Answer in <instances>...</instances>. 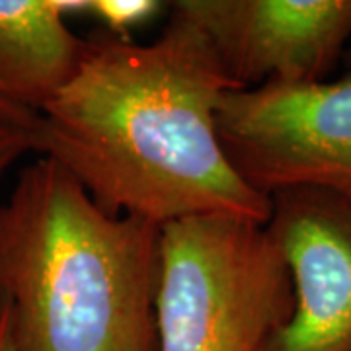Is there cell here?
Wrapping results in <instances>:
<instances>
[{
  "mask_svg": "<svg viewBox=\"0 0 351 351\" xmlns=\"http://www.w3.org/2000/svg\"><path fill=\"white\" fill-rule=\"evenodd\" d=\"M34 151L32 133L0 123V180L27 152Z\"/></svg>",
  "mask_w": 351,
  "mask_h": 351,
  "instance_id": "9c48e42d",
  "label": "cell"
},
{
  "mask_svg": "<svg viewBox=\"0 0 351 351\" xmlns=\"http://www.w3.org/2000/svg\"><path fill=\"white\" fill-rule=\"evenodd\" d=\"M160 8L162 4L156 0H90V12L96 14L113 36H123L127 29L149 22Z\"/></svg>",
  "mask_w": 351,
  "mask_h": 351,
  "instance_id": "ba28073f",
  "label": "cell"
},
{
  "mask_svg": "<svg viewBox=\"0 0 351 351\" xmlns=\"http://www.w3.org/2000/svg\"><path fill=\"white\" fill-rule=\"evenodd\" d=\"M291 311V274L265 225L207 215L160 226L158 351H262Z\"/></svg>",
  "mask_w": 351,
  "mask_h": 351,
  "instance_id": "3957f363",
  "label": "cell"
},
{
  "mask_svg": "<svg viewBox=\"0 0 351 351\" xmlns=\"http://www.w3.org/2000/svg\"><path fill=\"white\" fill-rule=\"evenodd\" d=\"M0 351H16L10 326V313L4 302H0Z\"/></svg>",
  "mask_w": 351,
  "mask_h": 351,
  "instance_id": "8fae6325",
  "label": "cell"
},
{
  "mask_svg": "<svg viewBox=\"0 0 351 351\" xmlns=\"http://www.w3.org/2000/svg\"><path fill=\"white\" fill-rule=\"evenodd\" d=\"M348 63H350V66H351V49L348 51Z\"/></svg>",
  "mask_w": 351,
  "mask_h": 351,
  "instance_id": "7c38bea8",
  "label": "cell"
},
{
  "mask_svg": "<svg viewBox=\"0 0 351 351\" xmlns=\"http://www.w3.org/2000/svg\"><path fill=\"white\" fill-rule=\"evenodd\" d=\"M269 201L265 226L291 274L293 311L262 351H351V201L314 189Z\"/></svg>",
  "mask_w": 351,
  "mask_h": 351,
  "instance_id": "8992f818",
  "label": "cell"
},
{
  "mask_svg": "<svg viewBox=\"0 0 351 351\" xmlns=\"http://www.w3.org/2000/svg\"><path fill=\"white\" fill-rule=\"evenodd\" d=\"M38 113L25 110L20 104H16V101H12L8 96H4V94L0 92V123L16 127V129H22V131H27V133H32V137H34V131H36V125H38Z\"/></svg>",
  "mask_w": 351,
  "mask_h": 351,
  "instance_id": "30bf717a",
  "label": "cell"
},
{
  "mask_svg": "<svg viewBox=\"0 0 351 351\" xmlns=\"http://www.w3.org/2000/svg\"><path fill=\"white\" fill-rule=\"evenodd\" d=\"M237 88L320 82L351 39V0H180Z\"/></svg>",
  "mask_w": 351,
  "mask_h": 351,
  "instance_id": "5b68a950",
  "label": "cell"
},
{
  "mask_svg": "<svg viewBox=\"0 0 351 351\" xmlns=\"http://www.w3.org/2000/svg\"><path fill=\"white\" fill-rule=\"evenodd\" d=\"M217 131L234 172L263 197L314 189L351 201V71L330 82L228 90Z\"/></svg>",
  "mask_w": 351,
  "mask_h": 351,
  "instance_id": "277c9868",
  "label": "cell"
},
{
  "mask_svg": "<svg viewBox=\"0 0 351 351\" xmlns=\"http://www.w3.org/2000/svg\"><path fill=\"white\" fill-rule=\"evenodd\" d=\"M88 51L55 0H0V92L41 113L75 78Z\"/></svg>",
  "mask_w": 351,
  "mask_h": 351,
  "instance_id": "52a82bcc",
  "label": "cell"
},
{
  "mask_svg": "<svg viewBox=\"0 0 351 351\" xmlns=\"http://www.w3.org/2000/svg\"><path fill=\"white\" fill-rule=\"evenodd\" d=\"M160 226L101 209L39 156L0 203V302L16 351H158Z\"/></svg>",
  "mask_w": 351,
  "mask_h": 351,
  "instance_id": "7a4b0ae2",
  "label": "cell"
},
{
  "mask_svg": "<svg viewBox=\"0 0 351 351\" xmlns=\"http://www.w3.org/2000/svg\"><path fill=\"white\" fill-rule=\"evenodd\" d=\"M234 88L203 29L172 4L149 45L88 39L75 78L39 113L34 152L108 213L156 226L207 215L267 225L271 201L234 172L219 141L217 108Z\"/></svg>",
  "mask_w": 351,
  "mask_h": 351,
  "instance_id": "6da1fadb",
  "label": "cell"
}]
</instances>
